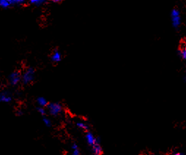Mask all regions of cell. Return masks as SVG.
Wrapping results in <instances>:
<instances>
[{"label": "cell", "instance_id": "cell-1", "mask_svg": "<svg viewBox=\"0 0 186 155\" xmlns=\"http://www.w3.org/2000/svg\"><path fill=\"white\" fill-rule=\"evenodd\" d=\"M171 23L173 27L175 28H178L181 24V18H180V12L178 10L175 9L171 11Z\"/></svg>", "mask_w": 186, "mask_h": 155}, {"label": "cell", "instance_id": "cell-2", "mask_svg": "<svg viewBox=\"0 0 186 155\" xmlns=\"http://www.w3.org/2000/svg\"><path fill=\"white\" fill-rule=\"evenodd\" d=\"M47 107H48V111H49V113L52 116H57L62 111V105L60 104L57 103V102L49 103L47 105Z\"/></svg>", "mask_w": 186, "mask_h": 155}, {"label": "cell", "instance_id": "cell-3", "mask_svg": "<svg viewBox=\"0 0 186 155\" xmlns=\"http://www.w3.org/2000/svg\"><path fill=\"white\" fill-rule=\"evenodd\" d=\"M33 78H34V71L32 69H29L24 74L22 79H23L24 83L27 84V83L32 82Z\"/></svg>", "mask_w": 186, "mask_h": 155}, {"label": "cell", "instance_id": "cell-4", "mask_svg": "<svg viewBox=\"0 0 186 155\" xmlns=\"http://www.w3.org/2000/svg\"><path fill=\"white\" fill-rule=\"evenodd\" d=\"M92 147V151L94 155H102L103 154V149L100 146V139L98 138V141L95 143Z\"/></svg>", "mask_w": 186, "mask_h": 155}, {"label": "cell", "instance_id": "cell-5", "mask_svg": "<svg viewBox=\"0 0 186 155\" xmlns=\"http://www.w3.org/2000/svg\"><path fill=\"white\" fill-rule=\"evenodd\" d=\"M85 137H86V142H87V144L91 146H93L95 143L98 141V138H96V137L94 136L93 134L90 131L86 132V136Z\"/></svg>", "mask_w": 186, "mask_h": 155}, {"label": "cell", "instance_id": "cell-6", "mask_svg": "<svg viewBox=\"0 0 186 155\" xmlns=\"http://www.w3.org/2000/svg\"><path fill=\"white\" fill-rule=\"evenodd\" d=\"M21 75L18 72H14L12 73L10 76V81L11 84L16 85L21 81Z\"/></svg>", "mask_w": 186, "mask_h": 155}, {"label": "cell", "instance_id": "cell-7", "mask_svg": "<svg viewBox=\"0 0 186 155\" xmlns=\"http://www.w3.org/2000/svg\"><path fill=\"white\" fill-rule=\"evenodd\" d=\"M10 100H11V97L8 93H5V92L0 93V102H8Z\"/></svg>", "mask_w": 186, "mask_h": 155}, {"label": "cell", "instance_id": "cell-8", "mask_svg": "<svg viewBox=\"0 0 186 155\" xmlns=\"http://www.w3.org/2000/svg\"><path fill=\"white\" fill-rule=\"evenodd\" d=\"M71 149H72V155H81V152L79 149V146L76 143H73L71 146Z\"/></svg>", "mask_w": 186, "mask_h": 155}, {"label": "cell", "instance_id": "cell-9", "mask_svg": "<svg viewBox=\"0 0 186 155\" xmlns=\"http://www.w3.org/2000/svg\"><path fill=\"white\" fill-rule=\"evenodd\" d=\"M38 103L39 104V105L41 106V107H45V106H47L48 105V102H47V100H46V99L44 98V97H38Z\"/></svg>", "mask_w": 186, "mask_h": 155}, {"label": "cell", "instance_id": "cell-10", "mask_svg": "<svg viewBox=\"0 0 186 155\" xmlns=\"http://www.w3.org/2000/svg\"><path fill=\"white\" fill-rule=\"evenodd\" d=\"M76 125H77V127L80 129H81V130H84V131L87 132L89 130V126L86 124H85L84 122H78L76 124Z\"/></svg>", "mask_w": 186, "mask_h": 155}, {"label": "cell", "instance_id": "cell-11", "mask_svg": "<svg viewBox=\"0 0 186 155\" xmlns=\"http://www.w3.org/2000/svg\"><path fill=\"white\" fill-rule=\"evenodd\" d=\"M61 60V55L58 51H55L52 55V60L54 62H59Z\"/></svg>", "mask_w": 186, "mask_h": 155}, {"label": "cell", "instance_id": "cell-12", "mask_svg": "<svg viewBox=\"0 0 186 155\" xmlns=\"http://www.w3.org/2000/svg\"><path fill=\"white\" fill-rule=\"evenodd\" d=\"M180 56L181 57L182 59H183L184 60H186V47H182L181 49L179 51Z\"/></svg>", "mask_w": 186, "mask_h": 155}, {"label": "cell", "instance_id": "cell-13", "mask_svg": "<svg viewBox=\"0 0 186 155\" xmlns=\"http://www.w3.org/2000/svg\"><path fill=\"white\" fill-rule=\"evenodd\" d=\"M43 122H44L45 124H46V126H47V127H50L51 124L50 119H48V118H46V117H43Z\"/></svg>", "mask_w": 186, "mask_h": 155}, {"label": "cell", "instance_id": "cell-14", "mask_svg": "<svg viewBox=\"0 0 186 155\" xmlns=\"http://www.w3.org/2000/svg\"><path fill=\"white\" fill-rule=\"evenodd\" d=\"M38 112L40 113V114L42 115V116H45V115H46V111H45V109L43 108V107L38 108Z\"/></svg>", "mask_w": 186, "mask_h": 155}, {"label": "cell", "instance_id": "cell-15", "mask_svg": "<svg viewBox=\"0 0 186 155\" xmlns=\"http://www.w3.org/2000/svg\"><path fill=\"white\" fill-rule=\"evenodd\" d=\"M171 155H184L182 153H180V152H175L173 153Z\"/></svg>", "mask_w": 186, "mask_h": 155}, {"label": "cell", "instance_id": "cell-16", "mask_svg": "<svg viewBox=\"0 0 186 155\" xmlns=\"http://www.w3.org/2000/svg\"><path fill=\"white\" fill-rule=\"evenodd\" d=\"M42 0H32V2H34V3H39L40 2H41Z\"/></svg>", "mask_w": 186, "mask_h": 155}, {"label": "cell", "instance_id": "cell-17", "mask_svg": "<svg viewBox=\"0 0 186 155\" xmlns=\"http://www.w3.org/2000/svg\"><path fill=\"white\" fill-rule=\"evenodd\" d=\"M13 1H15V2H22L23 0H13Z\"/></svg>", "mask_w": 186, "mask_h": 155}, {"label": "cell", "instance_id": "cell-18", "mask_svg": "<svg viewBox=\"0 0 186 155\" xmlns=\"http://www.w3.org/2000/svg\"><path fill=\"white\" fill-rule=\"evenodd\" d=\"M62 1V0H54V2H58Z\"/></svg>", "mask_w": 186, "mask_h": 155}, {"label": "cell", "instance_id": "cell-19", "mask_svg": "<svg viewBox=\"0 0 186 155\" xmlns=\"http://www.w3.org/2000/svg\"><path fill=\"white\" fill-rule=\"evenodd\" d=\"M7 1H8V2H9V3H10V2H13V0H7Z\"/></svg>", "mask_w": 186, "mask_h": 155}, {"label": "cell", "instance_id": "cell-20", "mask_svg": "<svg viewBox=\"0 0 186 155\" xmlns=\"http://www.w3.org/2000/svg\"><path fill=\"white\" fill-rule=\"evenodd\" d=\"M147 155H155V154H147Z\"/></svg>", "mask_w": 186, "mask_h": 155}]
</instances>
